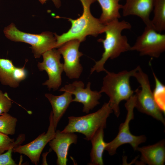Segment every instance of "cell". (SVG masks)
Returning a JSON list of instances; mask_svg holds the SVG:
<instances>
[{
	"label": "cell",
	"instance_id": "2",
	"mask_svg": "<svg viewBox=\"0 0 165 165\" xmlns=\"http://www.w3.org/2000/svg\"><path fill=\"white\" fill-rule=\"evenodd\" d=\"M79 0L83 7L82 15L76 19H68L72 26L67 32L61 35L54 33L56 40V48L71 40L77 39L81 42L85 40L88 35L97 36L103 33L105 25L99 19L94 17L90 10L91 5L97 0Z\"/></svg>",
	"mask_w": 165,
	"mask_h": 165
},
{
	"label": "cell",
	"instance_id": "15",
	"mask_svg": "<svg viewBox=\"0 0 165 165\" xmlns=\"http://www.w3.org/2000/svg\"><path fill=\"white\" fill-rule=\"evenodd\" d=\"M16 67L9 59L0 58V81L4 85L16 88L26 79L27 72L24 68Z\"/></svg>",
	"mask_w": 165,
	"mask_h": 165
},
{
	"label": "cell",
	"instance_id": "19",
	"mask_svg": "<svg viewBox=\"0 0 165 165\" xmlns=\"http://www.w3.org/2000/svg\"><path fill=\"white\" fill-rule=\"evenodd\" d=\"M122 0H97L102 9V13L99 18L103 24L106 25L121 17L119 10L122 5L119 4Z\"/></svg>",
	"mask_w": 165,
	"mask_h": 165
},
{
	"label": "cell",
	"instance_id": "7",
	"mask_svg": "<svg viewBox=\"0 0 165 165\" xmlns=\"http://www.w3.org/2000/svg\"><path fill=\"white\" fill-rule=\"evenodd\" d=\"M126 101L125 106L127 113L125 120L120 124L117 136L112 141L107 143L105 149L111 156L115 154L117 148L122 145L129 144L135 150L140 144L145 142L146 140L145 135L135 136L130 131L129 123L131 120L134 119V110L136 103L135 95H133Z\"/></svg>",
	"mask_w": 165,
	"mask_h": 165
},
{
	"label": "cell",
	"instance_id": "23",
	"mask_svg": "<svg viewBox=\"0 0 165 165\" xmlns=\"http://www.w3.org/2000/svg\"><path fill=\"white\" fill-rule=\"evenodd\" d=\"M153 74L155 82V88L152 92L154 97L159 107L164 113L165 86L153 72Z\"/></svg>",
	"mask_w": 165,
	"mask_h": 165
},
{
	"label": "cell",
	"instance_id": "24",
	"mask_svg": "<svg viewBox=\"0 0 165 165\" xmlns=\"http://www.w3.org/2000/svg\"><path fill=\"white\" fill-rule=\"evenodd\" d=\"M12 105V100L7 93H3L0 90V115L8 113Z\"/></svg>",
	"mask_w": 165,
	"mask_h": 165
},
{
	"label": "cell",
	"instance_id": "22",
	"mask_svg": "<svg viewBox=\"0 0 165 165\" xmlns=\"http://www.w3.org/2000/svg\"><path fill=\"white\" fill-rule=\"evenodd\" d=\"M8 135L0 132V154L20 145L25 139V135L21 134L14 141V139L10 138Z\"/></svg>",
	"mask_w": 165,
	"mask_h": 165
},
{
	"label": "cell",
	"instance_id": "26",
	"mask_svg": "<svg viewBox=\"0 0 165 165\" xmlns=\"http://www.w3.org/2000/svg\"><path fill=\"white\" fill-rule=\"evenodd\" d=\"M55 6L59 8L61 6V0H52Z\"/></svg>",
	"mask_w": 165,
	"mask_h": 165
},
{
	"label": "cell",
	"instance_id": "5",
	"mask_svg": "<svg viewBox=\"0 0 165 165\" xmlns=\"http://www.w3.org/2000/svg\"><path fill=\"white\" fill-rule=\"evenodd\" d=\"M3 32L9 40L22 42L31 45L34 56L39 58L46 51L56 48V40L54 33L44 31L39 34H32L20 31L13 23L5 27Z\"/></svg>",
	"mask_w": 165,
	"mask_h": 165
},
{
	"label": "cell",
	"instance_id": "6",
	"mask_svg": "<svg viewBox=\"0 0 165 165\" xmlns=\"http://www.w3.org/2000/svg\"><path fill=\"white\" fill-rule=\"evenodd\" d=\"M133 77L136 79L141 87L140 89L138 88L134 91L136 97L135 108L140 112L151 116L164 125L165 119L163 113L155 100L148 75L138 66Z\"/></svg>",
	"mask_w": 165,
	"mask_h": 165
},
{
	"label": "cell",
	"instance_id": "11",
	"mask_svg": "<svg viewBox=\"0 0 165 165\" xmlns=\"http://www.w3.org/2000/svg\"><path fill=\"white\" fill-rule=\"evenodd\" d=\"M49 121V126L46 133H42L28 144L23 145H20L13 148V152L26 156L32 163L37 165L42 151L46 145L53 138L55 134L52 111L50 113Z\"/></svg>",
	"mask_w": 165,
	"mask_h": 165
},
{
	"label": "cell",
	"instance_id": "20",
	"mask_svg": "<svg viewBox=\"0 0 165 165\" xmlns=\"http://www.w3.org/2000/svg\"><path fill=\"white\" fill-rule=\"evenodd\" d=\"M153 10L152 26L157 31L161 33L165 30V0H154Z\"/></svg>",
	"mask_w": 165,
	"mask_h": 165
},
{
	"label": "cell",
	"instance_id": "14",
	"mask_svg": "<svg viewBox=\"0 0 165 165\" xmlns=\"http://www.w3.org/2000/svg\"><path fill=\"white\" fill-rule=\"evenodd\" d=\"M74 88L72 93L75 96L72 102L82 103L83 107L82 112L86 114L100 104L99 100L101 97L99 91H92L90 89L91 83L88 82L86 87L81 81H75L72 83Z\"/></svg>",
	"mask_w": 165,
	"mask_h": 165
},
{
	"label": "cell",
	"instance_id": "1",
	"mask_svg": "<svg viewBox=\"0 0 165 165\" xmlns=\"http://www.w3.org/2000/svg\"><path fill=\"white\" fill-rule=\"evenodd\" d=\"M131 25L124 20L119 21L116 19L105 25L103 33L105 34L104 39L100 38L97 40L102 42L104 48L101 59L95 61V64L91 68L90 74L94 72H99L107 71L104 65L107 60L113 59L118 57L121 53L130 51L131 46L128 42L127 37L122 34V31L130 29Z\"/></svg>",
	"mask_w": 165,
	"mask_h": 165
},
{
	"label": "cell",
	"instance_id": "3",
	"mask_svg": "<svg viewBox=\"0 0 165 165\" xmlns=\"http://www.w3.org/2000/svg\"><path fill=\"white\" fill-rule=\"evenodd\" d=\"M137 67L130 71L123 70L117 73L107 70L103 78L102 86L99 92L104 93L109 97V106L116 116L120 115V103L127 101L133 95L134 91L130 84V77L133 76Z\"/></svg>",
	"mask_w": 165,
	"mask_h": 165
},
{
	"label": "cell",
	"instance_id": "13",
	"mask_svg": "<svg viewBox=\"0 0 165 165\" xmlns=\"http://www.w3.org/2000/svg\"><path fill=\"white\" fill-rule=\"evenodd\" d=\"M78 136L74 133L64 132L57 130L53 138L49 143L51 149L56 153L57 159V164L66 165L67 156L70 146L76 144Z\"/></svg>",
	"mask_w": 165,
	"mask_h": 165
},
{
	"label": "cell",
	"instance_id": "17",
	"mask_svg": "<svg viewBox=\"0 0 165 165\" xmlns=\"http://www.w3.org/2000/svg\"><path fill=\"white\" fill-rule=\"evenodd\" d=\"M136 150L141 153V161L149 165H163L165 162V141L163 139L151 145L141 147Z\"/></svg>",
	"mask_w": 165,
	"mask_h": 165
},
{
	"label": "cell",
	"instance_id": "8",
	"mask_svg": "<svg viewBox=\"0 0 165 165\" xmlns=\"http://www.w3.org/2000/svg\"><path fill=\"white\" fill-rule=\"evenodd\" d=\"M165 50V35L156 31L152 26H146L130 51H136L141 56L158 58Z\"/></svg>",
	"mask_w": 165,
	"mask_h": 165
},
{
	"label": "cell",
	"instance_id": "4",
	"mask_svg": "<svg viewBox=\"0 0 165 165\" xmlns=\"http://www.w3.org/2000/svg\"><path fill=\"white\" fill-rule=\"evenodd\" d=\"M113 112L108 103H105L97 111L86 115L68 117V123L64 132L79 133L85 136L84 139L90 141L100 128H105L107 119Z\"/></svg>",
	"mask_w": 165,
	"mask_h": 165
},
{
	"label": "cell",
	"instance_id": "16",
	"mask_svg": "<svg viewBox=\"0 0 165 165\" xmlns=\"http://www.w3.org/2000/svg\"><path fill=\"white\" fill-rule=\"evenodd\" d=\"M154 2V0H126L121 9L123 15L137 16L146 26H152L150 15L153 10Z\"/></svg>",
	"mask_w": 165,
	"mask_h": 165
},
{
	"label": "cell",
	"instance_id": "10",
	"mask_svg": "<svg viewBox=\"0 0 165 165\" xmlns=\"http://www.w3.org/2000/svg\"><path fill=\"white\" fill-rule=\"evenodd\" d=\"M81 42L74 39L68 41L61 46L58 50L64 59V71L70 79H77L83 71L80 62V57L83 53L79 51Z\"/></svg>",
	"mask_w": 165,
	"mask_h": 165
},
{
	"label": "cell",
	"instance_id": "9",
	"mask_svg": "<svg viewBox=\"0 0 165 165\" xmlns=\"http://www.w3.org/2000/svg\"><path fill=\"white\" fill-rule=\"evenodd\" d=\"M43 61L38 62V67L40 71H45L49 79L42 83L49 90H57L62 83L61 74L64 71L63 64L60 62L61 54L58 50L53 48L42 55Z\"/></svg>",
	"mask_w": 165,
	"mask_h": 165
},
{
	"label": "cell",
	"instance_id": "27",
	"mask_svg": "<svg viewBox=\"0 0 165 165\" xmlns=\"http://www.w3.org/2000/svg\"><path fill=\"white\" fill-rule=\"evenodd\" d=\"M42 4H43L46 2L48 0H38Z\"/></svg>",
	"mask_w": 165,
	"mask_h": 165
},
{
	"label": "cell",
	"instance_id": "21",
	"mask_svg": "<svg viewBox=\"0 0 165 165\" xmlns=\"http://www.w3.org/2000/svg\"><path fill=\"white\" fill-rule=\"evenodd\" d=\"M17 121L7 113L0 115V132L7 135L14 134Z\"/></svg>",
	"mask_w": 165,
	"mask_h": 165
},
{
	"label": "cell",
	"instance_id": "18",
	"mask_svg": "<svg viewBox=\"0 0 165 165\" xmlns=\"http://www.w3.org/2000/svg\"><path fill=\"white\" fill-rule=\"evenodd\" d=\"M99 128L96 132L90 141L92 147L90 154V161L89 165H103V155L107 145L104 139V129Z\"/></svg>",
	"mask_w": 165,
	"mask_h": 165
},
{
	"label": "cell",
	"instance_id": "12",
	"mask_svg": "<svg viewBox=\"0 0 165 165\" xmlns=\"http://www.w3.org/2000/svg\"><path fill=\"white\" fill-rule=\"evenodd\" d=\"M74 88L72 83L65 85L60 91L64 93L59 96H55L51 94H46L45 95L50 102L52 108V112L53 125L56 130L58 124L65 112L73 99L72 93Z\"/></svg>",
	"mask_w": 165,
	"mask_h": 165
},
{
	"label": "cell",
	"instance_id": "25",
	"mask_svg": "<svg viewBox=\"0 0 165 165\" xmlns=\"http://www.w3.org/2000/svg\"><path fill=\"white\" fill-rule=\"evenodd\" d=\"M13 149L11 148L6 152L0 154V165H16L12 157Z\"/></svg>",
	"mask_w": 165,
	"mask_h": 165
}]
</instances>
